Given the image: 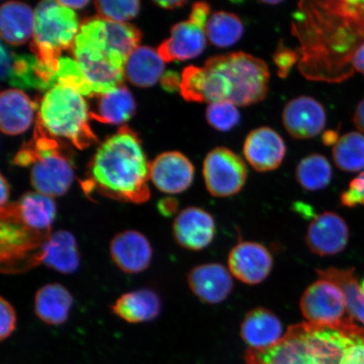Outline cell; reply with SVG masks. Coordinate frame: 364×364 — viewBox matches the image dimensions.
Masks as SVG:
<instances>
[{
    "label": "cell",
    "instance_id": "cell-1",
    "mask_svg": "<svg viewBox=\"0 0 364 364\" xmlns=\"http://www.w3.org/2000/svg\"><path fill=\"white\" fill-rule=\"evenodd\" d=\"M269 78L262 59L243 52L232 53L212 57L203 67L186 68L180 90L188 102H230L248 107L266 98Z\"/></svg>",
    "mask_w": 364,
    "mask_h": 364
},
{
    "label": "cell",
    "instance_id": "cell-2",
    "mask_svg": "<svg viewBox=\"0 0 364 364\" xmlns=\"http://www.w3.org/2000/svg\"><path fill=\"white\" fill-rule=\"evenodd\" d=\"M140 31L129 23H116L100 16L82 22L72 47L73 58L94 95L122 85L125 65L139 47Z\"/></svg>",
    "mask_w": 364,
    "mask_h": 364
},
{
    "label": "cell",
    "instance_id": "cell-3",
    "mask_svg": "<svg viewBox=\"0 0 364 364\" xmlns=\"http://www.w3.org/2000/svg\"><path fill=\"white\" fill-rule=\"evenodd\" d=\"M149 165L138 136L122 127L95 153L84 190L87 194L97 191L119 201L144 203L150 198Z\"/></svg>",
    "mask_w": 364,
    "mask_h": 364
},
{
    "label": "cell",
    "instance_id": "cell-4",
    "mask_svg": "<svg viewBox=\"0 0 364 364\" xmlns=\"http://www.w3.org/2000/svg\"><path fill=\"white\" fill-rule=\"evenodd\" d=\"M362 336L304 322L291 326L266 349L249 348L245 364H341L346 351Z\"/></svg>",
    "mask_w": 364,
    "mask_h": 364
},
{
    "label": "cell",
    "instance_id": "cell-5",
    "mask_svg": "<svg viewBox=\"0 0 364 364\" xmlns=\"http://www.w3.org/2000/svg\"><path fill=\"white\" fill-rule=\"evenodd\" d=\"M90 112L78 90L58 83L44 95L36 124L53 138L65 139L83 149L98 141L90 126Z\"/></svg>",
    "mask_w": 364,
    "mask_h": 364
},
{
    "label": "cell",
    "instance_id": "cell-6",
    "mask_svg": "<svg viewBox=\"0 0 364 364\" xmlns=\"http://www.w3.org/2000/svg\"><path fill=\"white\" fill-rule=\"evenodd\" d=\"M80 28L75 11L63 6L58 0H45L36 6L31 50L49 89L53 86L62 53L72 48Z\"/></svg>",
    "mask_w": 364,
    "mask_h": 364
},
{
    "label": "cell",
    "instance_id": "cell-7",
    "mask_svg": "<svg viewBox=\"0 0 364 364\" xmlns=\"http://www.w3.org/2000/svg\"><path fill=\"white\" fill-rule=\"evenodd\" d=\"M19 166L33 164L31 182L36 192L50 198L65 195L74 181L75 173L70 159L63 154L53 136L36 125L33 139L17 154Z\"/></svg>",
    "mask_w": 364,
    "mask_h": 364
},
{
    "label": "cell",
    "instance_id": "cell-8",
    "mask_svg": "<svg viewBox=\"0 0 364 364\" xmlns=\"http://www.w3.org/2000/svg\"><path fill=\"white\" fill-rule=\"evenodd\" d=\"M300 311L308 323L340 330L353 336L364 335L350 314L345 296L331 281L321 279L304 291L300 299Z\"/></svg>",
    "mask_w": 364,
    "mask_h": 364
},
{
    "label": "cell",
    "instance_id": "cell-9",
    "mask_svg": "<svg viewBox=\"0 0 364 364\" xmlns=\"http://www.w3.org/2000/svg\"><path fill=\"white\" fill-rule=\"evenodd\" d=\"M203 172L208 193L216 198L237 194L243 188L248 176L243 159L225 147L213 149L208 154Z\"/></svg>",
    "mask_w": 364,
    "mask_h": 364
},
{
    "label": "cell",
    "instance_id": "cell-10",
    "mask_svg": "<svg viewBox=\"0 0 364 364\" xmlns=\"http://www.w3.org/2000/svg\"><path fill=\"white\" fill-rule=\"evenodd\" d=\"M57 215L53 198L38 192L27 193L16 203L1 208V218H10L26 229L42 236H48Z\"/></svg>",
    "mask_w": 364,
    "mask_h": 364
},
{
    "label": "cell",
    "instance_id": "cell-11",
    "mask_svg": "<svg viewBox=\"0 0 364 364\" xmlns=\"http://www.w3.org/2000/svg\"><path fill=\"white\" fill-rule=\"evenodd\" d=\"M38 264L63 274H71L78 270L80 253L74 235L67 230L51 233L30 258L25 270Z\"/></svg>",
    "mask_w": 364,
    "mask_h": 364
},
{
    "label": "cell",
    "instance_id": "cell-12",
    "mask_svg": "<svg viewBox=\"0 0 364 364\" xmlns=\"http://www.w3.org/2000/svg\"><path fill=\"white\" fill-rule=\"evenodd\" d=\"M149 177L161 192L178 194L188 190L194 179V167L183 154L166 152L149 165Z\"/></svg>",
    "mask_w": 364,
    "mask_h": 364
},
{
    "label": "cell",
    "instance_id": "cell-13",
    "mask_svg": "<svg viewBox=\"0 0 364 364\" xmlns=\"http://www.w3.org/2000/svg\"><path fill=\"white\" fill-rule=\"evenodd\" d=\"M349 231L347 223L338 213L325 212L309 225L306 241L309 250L320 257L333 256L347 247Z\"/></svg>",
    "mask_w": 364,
    "mask_h": 364
},
{
    "label": "cell",
    "instance_id": "cell-14",
    "mask_svg": "<svg viewBox=\"0 0 364 364\" xmlns=\"http://www.w3.org/2000/svg\"><path fill=\"white\" fill-rule=\"evenodd\" d=\"M272 255L262 244L239 243L229 255L230 270L236 279L249 285L258 284L267 279L272 269Z\"/></svg>",
    "mask_w": 364,
    "mask_h": 364
},
{
    "label": "cell",
    "instance_id": "cell-15",
    "mask_svg": "<svg viewBox=\"0 0 364 364\" xmlns=\"http://www.w3.org/2000/svg\"><path fill=\"white\" fill-rule=\"evenodd\" d=\"M283 124L296 139L314 138L321 133L326 124L324 107L309 97H299L286 105Z\"/></svg>",
    "mask_w": 364,
    "mask_h": 364
},
{
    "label": "cell",
    "instance_id": "cell-16",
    "mask_svg": "<svg viewBox=\"0 0 364 364\" xmlns=\"http://www.w3.org/2000/svg\"><path fill=\"white\" fill-rule=\"evenodd\" d=\"M244 156L255 170L267 172L277 169L286 154L284 140L271 127H262L248 134Z\"/></svg>",
    "mask_w": 364,
    "mask_h": 364
},
{
    "label": "cell",
    "instance_id": "cell-17",
    "mask_svg": "<svg viewBox=\"0 0 364 364\" xmlns=\"http://www.w3.org/2000/svg\"><path fill=\"white\" fill-rule=\"evenodd\" d=\"M216 232L215 222L206 210L186 208L176 218L173 235L181 247L201 250L212 243Z\"/></svg>",
    "mask_w": 364,
    "mask_h": 364
},
{
    "label": "cell",
    "instance_id": "cell-18",
    "mask_svg": "<svg viewBox=\"0 0 364 364\" xmlns=\"http://www.w3.org/2000/svg\"><path fill=\"white\" fill-rule=\"evenodd\" d=\"M114 263L126 273L146 270L153 257V249L146 236L136 230H125L114 236L110 243Z\"/></svg>",
    "mask_w": 364,
    "mask_h": 364
},
{
    "label": "cell",
    "instance_id": "cell-19",
    "mask_svg": "<svg viewBox=\"0 0 364 364\" xmlns=\"http://www.w3.org/2000/svg\"><path fill=\"white\" fill-rule=\"evenodd\" d=\"M188 283L196 297L211 304L225 301L234 285L229 271L218 263L195 267L188 273Z\"/></svg>",
    "mask_w": 364,
    "mask_h": 364
},
{
    "label": "cell",
    "instance_id": "cell-20",
    "mask_svg": "<svg viewBox=\"0 0 364 364\" xmlns=\"http://www.w3.org/2000/svg\"><path fill=\"white\" fill-rule=\"evenodd\" d=\"M207 38L205 29L188 19L172 27L170 38L159 45L157 51L165 62L189 60L201 55Z\"/></svg>",
    "mask_w": 364,
    "mask_h": 364
},
{
    "label": "cell",
    "instance_id": "cell-21",
    "mask_svg": "<svg viewBox=\"0 0 364 364\" xmlns=\"http://www.w3.org/2000/svg\"><path fill=\"white\" fill-rule=\"evenodd\" d=\"M279 318L266 308H256L247 314L240 326V335L252 349L272 347L283 338Z\"/></svg>",
    "mask_w": 364,
    "mask_h": 364
},
{
    "label": "cell",
    "instance_id": "cell-22",
    "mask_svg": "<svg viewBox=\"0 0 364 364\" xmlns=\"http://www.w3.org/2000/svg\"><path fill=\"white\" fill-rule=\"evenodd\" d=\"M1 80L15 87L49 90L43 79L38 59L33 55H19L1 45Z\"/></svg>",
    "mask_w": 364,
    "mask_h": 364
},
{
    "label": "cell",
    "instance_id": "cell-23",
    "mask_svg": "<svg viewBox=\"0 0 364 364\" xmlns=\"http://www.w3.org/2000/svg\"><path fill=\"white\" fill-rule=\"evenodd\" d=\"M36 104L18 89L0 95V129L6 135H18L29 129L34 119Z\"/></svg>",
    "mask_w": 364,
    "mask_h": 364
},
{
    "label": "cell",
    "instance_id": "cell-24",
    "mask_svg": "<svg viewBox=\"0 0 364 364\" xmlns=\"http://www.w3.org/2000/svg\"><path fill=\"white\" fill-rule=\"evenodd\" d=\"M35 11L26 4L8 1L0 9V35L4 43L20 46L33 38Z\"/></svg>",
    "mask_w": 364,
    "mask_h": 364
},
{
    "label": "cell",
    "instance_id": "cell-25",
    "mask_svg": "<svg viewBox=\"0 0 364 364\" xmlns=\"http://www.w3.org/2000/svg\"><path fill=\"white\" fill-rule=\"evenodd\" d=\"M74 298L66 287L57 283L46 284L35 295L36 316L46 324H63L70 316Z\"/></svg>",
    "mask_w": 364,
    "mask_h": 364
},
{
    "label": "cell",
    "instance_id": "cell-26",
    "mask_svg": "<svg viewBox=\"0 0 364 364\" xmlns=\"http://www.w3.org/2000/svg\"><path fill=\"white\" fill-rule=\"evenodd\" d=\"M112 309L122 320L135 324L156 318L161 311V300L152 289H141L120 296Z\"/></svg>",
    "mask_w": 364,
    "mask_h": 364
},
{
    "label": "cell",
    "instance_id": "cell-27",
    "mask_svg": "<svg viewBox=\"0 0 364 364\" xmlns=\"http://www.w3.org/2000/svg\"><path fill=\"white\" fill-rule=\"evenodd\" d=\"M165 63L157 50L146 46L138 47L127 58L125 78L138 87H150L161 80Z\"/></svg>",
    "mask_w": 364,
    "mask_h": 364
},
{
    "label": "cell",
    "instance_id": "cell-28",
    "mask_svg": "<svg viewBox=\"0 0 364 364\" xmlns=\"http://www.w3.org/2000/svg\"><path fill=\"white\" fill-rule=\"evenodd\" d=\"M136 104L124 85H119L100 95L97 112H90L91 119L103 124H122L134 116Z\"/></svg>",
    "mask_w": 364,
    "mask_h": 364
},
{
    "label": "cell",
    "instance_id": "cell-29",
    "mask_svg": "<svg viewBox=\"0 0 364 364\" xmlns=\"http://www.w3.org/2000/svg\"><path fill=\"white\" fill-rule=\"evenodd\" d=\"M320 279L331 281L343 291L350 314L364 326V292L353 269L328 268L316 270Z\"/></svg>",
    "mask_w": 364,
    "mask_h": 364
},
{
    "label": "cell",
    "instance_id": "cell-30",
    "mask_svg": "<svg viewBox=\"0 0 364 364\" xmlns=\"http://www.w3.org/2000/svg\"><path fill=\"white\" fill-rule=\"evenodd\" d=\"M205 33L213 46L229 48L242 38L244 25L234 13L217 11L209 17Z\"/></svg>",
    "mask_w": 364,
    "mask_h": 364
},
{
    "label": "cell",
    "instance_id": "cell-31",
    "mask_svg": "<svg viewBox=\"0 0 364 364\" xmlns=\"http://www.w3.org/2000/svg\"><path fill=\"white\" fill-rule=\"evenodd\" d=\"M295 176L304 189L318 191L326 188L331 183L332 169L328 159L315 154L304 158L299 163Z\"/></svg>",
    "mask_w": 364,
    "mask_h": 364
},
{
    "label": "cell",
    "instance_id": "cell-32",
    "mask_svg": "<svg viewBox=\"0 0 364 364\" xmlns=\"http://www.w3.org/2000/svg\"><path fill=\"white\" fill-rule=\"evenodd\" d=\"M332 156L341 171H364V136L358 132L346 134L333 147Z\"/></svg>",
    "mask_w": 364,
    "mask_h": 364
},
{
    "label": "cell",
    "instance_id": "cell-33",
    "mask_svg": "<svg viewBox=\"0 0 364 364\" xmlns=\"http://www.w3.org/2000/svg\"><path fill=\"white\" fill-rule=\"evenodd\" d=\"M206 117L209 125L221 132L234 129L239 124L240 119L237 106L230 102L209 104L206 111Z\"/></svg>",
    "mask_w": 364,
    "mask_h": 364
},
{
    "label": "cell",
    "instance_id": "cell-34",
    "mask_svg": "<svg viewBox=\"0 0 364 364\" xmlns=\"http://www.w3.org/2000/svg\"><path fill=\"white\" fill-rule=\"evenodd\" d=\"M95 6L99 16L102 19L116 23H127L138 15L140 2L136 0L133 1L97 0L95 1Z\"/></svg>",
    "mask_w": 364,
    "mask_h": 364
},
{
    "label": "cell",
    "instance_id": "cell-35",
    "mask_svg": "<svg viewBox=\"0 0 364 364\" xmlns=\"http://www.w3.org/2000/svg\"><path fill=\"white\" fill-rule=\"evenodd\" d=\"M341 203L345 207L364 206V171L350 182L349 188L341 195Z\"/></svg>",
    "mask_w": 364,
    "mask_h": 364
},
{
    "label": "cell",
    "instance_id": "cell-36",
    "mask_svg": "<svg viewBox=\"0 0 364 364\" xmlns=\"http://www.w3.org/2000/svg\"><path fill=\"white\" fill-rule=\"evenodd\" d=\"M301 55L297 50H293L285 47L280 43L279 48L273 56L275 65L279 68V75L282 78H286L289 75L291 68L294 67Z\"/></svg>",
    "mask_w": 364,
    "mask_h": 364
},
{
    "label": "cell",
    "instance_id": "cell-37",
    "mask_svg": "<svg viewBox=\"0 0 364 364\" xmlns=\"http://www.w3.org/2000/svg\"><path fill=\"white\" fill-rule=\"evenodd\" d=\"M0 338L4 340L9 338L15 331L16 325V314L15 309L7 299L1 297L0 300Z\"/></svg>",
    "mask_w": 364,
    "mask_h": 364
},
{
    "label": "cell",
    "instance_id": "cell-38",
    "mask_svg": "<svg viewBox=\"0 0 364 364\" xmlns=\"http://www.w3.org/2000/svg\"><path fill=\"white\" fill-rule=\"evenodd\" d=\"M341 364H364V336L350 346Z\"/></svg>",
    "mask_w": 364,
    "mask_h": 364
},
{
    "label": "cell",
    "instance_id": "cell-39",
    "mask_svg": "<svg viewBox=\"0 0 364 364\" xmlns=\"http://www.w3.org/2000/svg\"><path fill=\"white\" fill-rule=\"evenodd\" d=\"M211 8L206 2H198L193 4L192 12L189 16V20L195 23L196 25L206 28L207 23L210 17Z\"/></svg>",
    "mask_w": 364,
    "mask_h": 364
},
{
    "label": "cell",
    "instance_id": "cell-40",
    "mask_svg": "<svg viewBox=\"0 0 364 364\" xmlns=\"http://www.w3.org/2000/svg\"><path fill=\"white\" fill-rule=\"evenodd\" d=\"M158 208L163 216H171L174 215L177 208H178V204H177L176 199L167 198L159 203Z\"/></svg>",
    "mask_w": 364,
    "mask_h": 364
},
{
    "label": "cell",
    "instance_id": "cell-41",
    "mask_svg": "<svg viewBox=\"0 0 364 364\" xmlns=\"http://www.w3.org/2000/svg\"><path fill=\"white\" fill-rule=\"evenodd\" d=\"M352 66L354 70L364 76V42L359 46L357 51L355 52L352 59Z\"/></svg>",
    "mask_w": 364,
    "mask_h": 364
},
{
    "label": "cell",
    "instance_id": "cell-42",
    "mask_svg": "<svg viewBox=\"0 0 364 364\" xmlns=\"http://www.w3.org/2000/svg\"><path fill=\"white\" fill-rule=\"evenodd\" d=\"M353 122L360 133L364 134V99L358 105L353 116Z\"/></svg>",
    "mask_w": 364,
    "mask_h": 364
},
{
    "label": "cell",
    "instance_id": "cell-43",
    "mask_svg": "<svg viewBox=\"0 0 364 364\" xmlns=\"http://www.w3.org/2000/svg\"><path fill=\"white\" fill-rule=\"evenodd\" d=\"M9 198H10V186H9L6 178L1 175V198H0L1 208L6 206L9 203Z\"/></svg>",
    "mask_w": 364,
    "mask_h": 364
},
{
    "label": "cell",
    "instance_id": "cell-44",
    "mask_svg": "<svg viewBox=\"0 0 364 364\" xmlns=\"http://www.w3.org/2000/svg\"><path fill=\"white\" fill-rule=\"evenodd\" d=\"M323 143H324L327 146H331V145H336V143L338 142V133L334 130H328L326 131L322 136Z\"/></svg>",
    "mask_w": 364,
    "mask_h": 364
},
{
    "label": "cell",
    "instance_id": "cell-45",
    "mask_svg": "<svg viewBox=\"0 0 364 364\" xmlns=\"http://www.w3.org/2000/svg\"><path fill=\"white\" fill-rule=\"evenodd\" d=\"M59 4H62L63 6H65L68 9H71V10H77V9L84 8L85 6H87L89 1H85V0H76V1H65V0H58Z\"/></svg>",
    "mask_w": 364,
    "mask_h": 364
},
{
    "label": "cell",
    "instance_id": "cell-46",
    "mask_svg": "<svg viewBox=\"0 0 364 364\" xmlns=\"http://www.w3.org/2000/svg\"><path fill=\"white\" fill-rule=\"evenodd\" d=\"M186 1H179V0H176V1H172V0H169V1H156L154 4H157L159 7L169 9V10H172V9H176L178 7L183 6L186 4Z\"/></svg>",
    "mask_w": 364,
    "mask_h": 364
},
{
    "label": "cell",
    "instance_id": "cell-47",
    "mask_svg": "<svg viewBox=\"0 0 364 364\" xmlns=\"http://www.w3.org/2000/svg\"><path fill=\"white\" fill-rule=\"evenodd\" d=\"M262 3L269 4V6H272V4H279L282 3V1H262Z\"/></svg>",
    "mask_w": 364,
    "mask_h": 364
},
{
    "label": "cell",
    "instance_id": "cell-48",
    "mask_svg": "<svg viewBox=\"0 0 364 364\" xmlns=\"http://www.w3.org/2000/svg\"><path fill=\"white\" fill-rule=\"evenodd\" d=\"M361 288H362V289H363V291L364 292V279L363 280V283L361 284Z\"/></svg>",
    "mask_w": 364,
    "mask_h": 364
}]
</instances>
